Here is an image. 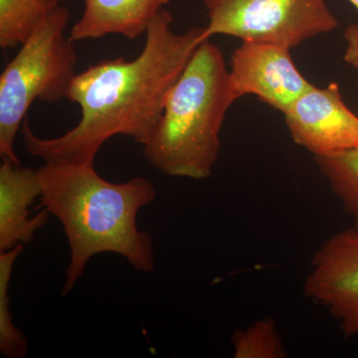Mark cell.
Returning <instances> with one entry per match:
<instances>
[{"instance_id": "cell-7", "label": "cell", "mask_w": 358, "mask_h": 358, "mask_svg": "<svg viewBox=\"0 0 358 358\" xmlns=\"http://www.w3.org/2000/svg\"><path fill=\"white\" fill-rule=\"evenodd\" d=\"M289 50L282 45L243 41L231 56V83L238 96L255 95L284 114L313 89L296 69Z\"/></svg>"}, {"instance_id": "cell-11", "label": "cell", "mask_w": 358, "mask_h": 358, "mask_svg": "<svg viewBox=\"0 0 358 358\" xmlns=\"http://www.w3.org/2000/svg\"><path fill=\"white\" fill-rule=\"evenodd\" d=\"M60 0H0V47L24 44Z\"/></svg>"}, {"instance_id": "cell-2", "label": "cell", "mask_w": 358, "mask_h": 358, "mask_svg": "<svg viewBox=\"0 0 358 358\" xmlns=\"http://www.w3.org/2000/svg\"><path fill=\"white\" fill-rule=\"evenodd\" d=\"M41 206L62 224L70 248L62 296L84 275L90 259L102 253L124 257L138 272H152L155 257L152 238L136 225V216L152 203V181L134 178L112 183L94 164H45L38 169Z\"/></svg>"}, {"instance_id": "cell-9", "label": "cell", "mask_w": 358, "mask_h": 358, "mask_svg": "<svg viewBox=\"0 0 358 358\" xmlns=\"http://www.w3.org/2000/svg\"><path fill=\"white\" fill-rule=\"evenodd\" d=\"M38 196V169L3 162L0 166V253L31 243L37 231L47 223L50 213L46 209L35 217L29 216V206Z\"/></svg>"}, {"instance_id": "cell-3", "label": "cell", "mask_w": 358, "mask_h": 358, "mask_svg": "<svg viewBox=\"0 0 358 358\" xmlns=\"http://www.w3.org/2000/svg\"><path fill=\"white\" fill-rule=\"evenodd\" d=\"M239 99L222 52L205 40L169 92L162 117L143 145L148 164L167 176L208 178L220 152L224 120Z\"/></svg>"}, {"instance_id": "cell-15", "label": "cell", "mask_w": 358, "mask_h": 358, "mask_svg": "<svg viewBox=\"0 0 358 358\" xmlns=\"http://www.w3.org/2000/svg\"><path fill=\"white\" fill-rule=\"evenodd\" d=\"M346 47L343 59L348 65L358 70V24H352L343 32Z\"/></svg>"}, {"instance_id": "cell-14", "label": "cell", "mask_w": 358, "mask_h": 358, "mask_svg": "<svg viewBox=\"0 0 358 358\" xmlns=\"http://www.w3.org/2000/svg\"><path fill=\"white\" fill-rule=\"evenodd\" d=\"M235 358H285L288 357L277 324L271 317L261 319L231 338Z\"/></svg>"}, {"instance_id": "cell-4", "label": "cell", "mask_w": 358, "mask_h": 358, "mask_svg": "<svg viewBox=\"0 0 358 358\" xmlns=\"http://www.w3.org/2000/svg\"><path fill=\"white\" fill-rule=\"evenodd\" d=\"M70 13L59 4L45 16L0 76V155L20 166L16 134L34 101L60 102L76 76L75 42L66 36Z\"/></svg>"}, {"instance_id": "cell-13", "label": "cell", "mask_w": 358, "mask_h": 358, "mask_svg": "<svg viewBox=\"0 0 358 358\" xmlns=\"http://www.w3.org/2000/svg\"><path fill=\"white\" fill-rule=\"evenodd\" d=\"M23 247L24 245H17L0 253V353L7 358H23L28 352L27 339L14 326L8 296L14 264L22 253Z\"/></svg>"}, {"instance_id": "cell-17", "label": "cell", "mask_w": 358, "mask_h": 358, "mask_svg": "<svg viewBox=\"0 0 358 358\" xmlns=\"http://www.w3.org/2000/svg\"><path fill=\"white\" fill-rule=\"evenodd\" d=\"M60 1H63V0H60Z\"/></svg>"}, {"instance_id": "cell-16", "label": "cell", "mask_w": 358, "mask_h": 358, "mask_svg": "<svg viewBox=\"0 0 358 358\" xmlns=\"http://www.w3.org/2000/svg\"><path fill=\"white\" fill-rule=\"evenodd\" d=\"M348 1H350V3H352V6H355V8L357 9V11H358V0H348Z\"/></svg>"}, {"instance_id": "cell-6", "label": "cell", "mask_w": 358, "mask_h": 358, "mask_svg": "<svg viewBox=\"0 0 358 358\" xmlns=\"http://www.w3.org/2000/svg\"><path fill=\"white\" fill-rule=\"evenodd\" d=\"M308 299L326 308L346 338L358 334V228L331 235L315 251L303 282Z\"/></svg>"}, {"instance_id": "cell-8", "label": "cell", "mask_w": 358, "mask_h": 358, "mask_svg": "<svg viewBox=\"0 0 358 358\" xmlns=\"http://www.w3.org/2000/svg\"><path fill=\"white\" fill-rule=\"evenodd\" d=\"M284 117L294 143L313 157L358 148V115L345 105L336 83L322 89L313 87Z\"/></svg>"}, {"instance_id": "cell-10", "label": "cell", "mask_w": 358, "mask_h": 358, "mask_svg": "<svg viewBox=\"0 0 358 358\" xmlns=\"http://www.w3.org/2000/svg\"><path fill=\"white\" fill-rule=\"evenodd\" d=\"M171 0H85V9L69 33L73 42L121 35L138 38Z\"/></svg>"}, {"instance_id": "cell-5", "label": "cell", "mask_w": 358, "mask_h": 358, "mask_svg": "<svg viewBox=\"0 0 358 358\" xmlns=\"http://www.w3.org/2000/svg\"><path fill=\"white\" fill-rule=\"evenodd\" d=\"M204 6L208 39L226 35L292 49L338 26L326 0H204Z\"/></svg>"}, {"instance_id": "cell-12", "label": "cell", "mask_w": 358, "mask_h": 358, "mask_svg": "<svg viewBox=\"0 0 358 358\" xmlns=\"http://www.w3.org/2000/svg\"><path fill=\"white\" fill-rule=\"evenodd\" d=\"M315 162L343 210L358 228V148L317 155Z\"/></svg>"}, {"instance_id": "cell-1", "label": "cell", "mask_w": 358, "mask_h": 358, "mask_svg": "<svg viewBox=\"0 0 358 358\" xmlns=\"http://www.w3.org/2000/svg\"><path fill=\"white\" fill-rule=\"evenodd\" d=\"M173 17L160 10L145 32L138 57L103 60L75 76L67 99L81 120L57 138H42L25 120L21 127L28 154L45 164H94L106 141L126 136L145 145L159 122L166 96L200 44L205 27L176 33Z\"/></svg>"}]
</instances>
